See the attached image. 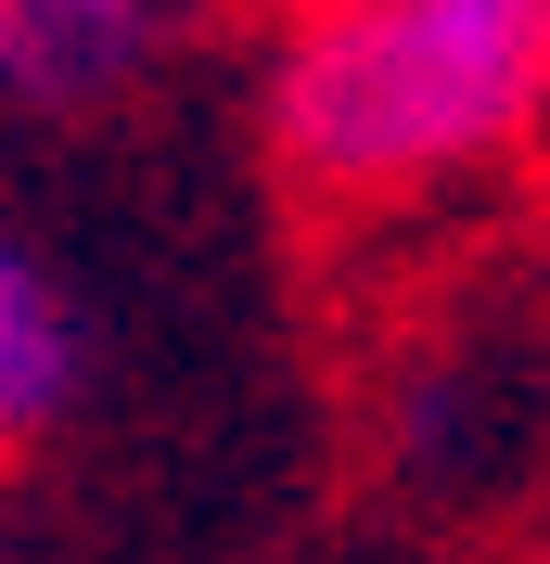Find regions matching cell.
I'll list each match as a JSON object with an SVG mask.
<instances>
[{
    "instance_id": "cell-1",
    "label": "cell",
    "mask_w": 550,
    "mask_h": 564,
    "mask_svg": "<svg viewBox=\"0 0 550 564\" xmlns=\"http://www.w3.org/2000/svg\"><path fill=\"white\" fill-rule=\"evenodd\" d=\"M550 116V0H359L270 52V154L320 206H410L525 154Z\"/></svg>"
},
{
    "instance_id": "cell-2",
    "label": "cell",
    "mask_w": 550,
    "mask_h": 564,
    "mask_svg": "<svg viewBox=\"0 0 550 564\" xmlns=\"http://www.w3.org/2000/svg\"><path fill=\"white\" fill-rule=\"evenodd\" d=\"M372 475L410 513H499L550 475V308L538 295H461L448 321L384 347Z\"/></svg>"
},
{
    "instance_id": "cell-3",
    "label": "cell",
    "mask_w": 550,
    "mask_h": 564,
    "mask_svg": "<svg viewBox=\"0 0 550 564\" xmlns=\"http://www.w3.org/2000/svg\"><path fill=\"white\" fill-rule=\"evenodd\" d=\"M193 39V0H0V104L103 116Z\"/></svg>"
},
{
    "instance_id": "cell-4",
    "label": "cell",
    "mask_w": 550,
    "mask_h": 564,
    "mask_svg": "<svg viewBox=\"0 0 550 564\" xmlns=\"http://www.w3.org/2000/svg\"><path fill=\"white\" fill-rule=\"evenodd\" d=\"M77 398H90V321H77L65 270L0 218V462L38 449Z\"/></svg>"
},
{
    "instance_id": "cell-5",
    "label": "cell",
    "mask_w": 550,
    "mask_h": 564,
    "mask_svg": "<svg viewBox=\"0 0 550 564\" xmlns=\"http://www.w3.org/2000/svg\"><path fill=\"white\" fill-rule=\"evenodd\" d=\"M525 154H538V167H550V116H538V141H525Z\"/></svg>"
},
{
    "instance_id": "cell-6",
    "label": "cell",
    "mask_w": 550,
    "mask_h": 564,
    "mask_svg": "<svg viewBox=\"0 0 550 564\" xmlns=\"http://www.w3.org/2000/svg\"><path fill=\"white\" fill-rule=\"evenodd\" d=\"M308 13H359V0H308Z\"/></svg>"
}]
</instances>
